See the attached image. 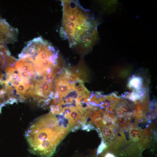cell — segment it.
<instances>
[{"label": "cell", "mask_w": 157, "mask_h": 157, "mask_svg": "<svg viewBox=\"0 0 157 157\" xmlns=\"http://www.w3.org/2000/svg\"><path fill=\"white\" fill-rule=\"evenodd\" d=\"M71 89L75 90L79 94L86 97L89 99L92 94L85 87L83 83L80 81H77L72 84Z\"/></svg>", "instance_id": "cell-5"}, {"label": "cell", "mask_w": 157, "mask_h": 157, "mask_svg": "<svg viewBox=\"0 0 157 157\" xmlns=\"http://www.w3.org/2000/svg\"><path fill=\"white\" fill-rule=\"evenodd\" d=\"M106 145L105 144V143L103 141L98 149L97 155L101 154L103 150L106 148Z\"/></svg>", "instance_id": "cell-13"}, {"label": "cell", "mask_w": 157, "mask_h": 157, "mask_svg": "<svg viewBox=\"0 0 157 157\" xmlns=\"http://www.w3.org/2000/svg\"><path fill=\"white\" fill-rule=\"evenodd\" d=\"M45 80L47 82L52 84L54 78L52 74H48L44 75Z\"/></svg>", "instance_id": "cell-11"}, {"label": "cell", "mask_w": 157, "mask_h": 157, "mask_svg": "<svg viewBox=\"0 0 157 157\" xmlns=\"http://www.w3.org/2000/svg\"><path fill=\"white\" fill-rule=\"evenodd\" d=\"M100 129L101 134L103 138L105 139H111L114 136V132L111 128L103 126Z\"/></svg>", "instance_id": "cell-7"}, {"label": "cell", "mask_w": 157, "mask_h": 157, "mask_svg": "<svg viewBox=\"0 0 157 157\" xmlns=\"http://www.w3.org/2000/svg\"><path fill=\"white\" fill-rule=\"evenodd\" d=\"M105 157H116L115 156L112 154L110 153H108L106 154Z\"/></svg>", "instance_id": "cell-15"}, {"label": "cell", "mask_w": 157, "mask_h": 157, "mask_svg": "<svg viewBox=\"0 0 157 157\" xmlns=\"http://www.w3.org/2000/svg\"><path fill=\"white\" fill-rule=\"evenodd\" d=\"M60 37L70 47L90 49L98 39V22L88 10L77 1H63Z\"/></svg>", "instance_id": "cell-1"}, {"label": "cell", "mask_w": 157, "mask_h": 157, "mask_svg": "<svg viewBox=\"0 0 157 157\" xmlns=\"http://www.w3.org/2000/svg\"><path fill=\"white\" fill-rule=\"evenodd\" d=\"M11 82L15 87L18 86L21 83H20L18 80L14 81Z\"/></svg>", "instance_id": "cell-14"}, {"label": "cell", "mask_w": 157, "mask_h": 157, "mask_svg": "<svg viewBox=\"0 0 157 157\" xmlns=\"http://www.w3.org/2000/svg\"><path fill=\"white\" fill-rule=\"evenodd\" d=\"M18 29L11 25L6 20L0 19V44L13 43L17 40Z\"/></svg>", "instance_id": "cell-3"}, {"label": "cell", "mask_w": 157, "mask_h": 157, "mask_svg": "<svg viewBox=\"0 0 157 157\" xmlns=\"http://www.w3.org/2000/svg\"><path fill=\"white\" fill-rule=\"evenodd\" d=\"M55 84L56 91L61 96H66L71 89L72 84L58 76L56 79Z\"/></svg>", "instance_id": "cell-4"}, {"label": "cell", "mask_w": 157, "mask_h": 157, "mask_svg": "<svg viewBox=\"0 0 157 157\" xmlns=\"http://www.w3.org/2000/svg\"><path fill=\"white\" fill-rule=\"evenodd\" d=\"M103 123L105 126L111 128L114 125V121L110 117L108 116H105L103 120Z\"/></svg>", "instance_id": "cell-9"}, {"label": "cell", "mask_w": 157, "mask_h": 157, "mask_svg": "<svg viewBox=\"0 0 157 157\" xmlns=\"http://www.w3.org/2000/svg\"><path fill=\"white\" fill-rule=\"evenodd\" d=\"M69 131L51 113L40 117L31 124L25 133L29 151L41 157H51Z\"/></svg>", "instance_id": "cell-2"}, {"label": "cell", "mask_w": 157, "mask_h": 157, "mask_svg": "<svg viewBox=\"0 0 157 157\" xmlns=\"http://www.w3.org/2000/svg\"><path fill=\"white\" fill-rule=\"evenodd\" d=\"M141 133L139 130L136 128L132 129L130 132L131 139L135 141H139L141 137Z\"/></svg>", "instance_id": "cell-8"}, {"label": "cell", "mask_w": 157, "mask_h": 157, "mask_svg": "<svg viewBox=\"0 0 157 157\" xmlns=\"http://www.w3.org/2000/svg\"><path fill=\"white\" fill-rule=\"evenodd\" d=\"M16 90L21 93H24L26 88L23 83V82H21L20 84L17 87H15Z\"/></svg>", "instance_id": "cell-10"}, {"label": "cell", "mask_w": 157, "mask_h": 157, "mask_svg": "<svg viewBox=\"0 0 157 157\" xmlns=\"http://www.w3.org/2000/svg\"><path fill=\"white\" fill-rule=\"evenodd\" d=\"M142 80L141 78L134 76L130 79L128 86L130 88L139 89L140 87L142 86Z\"/></svg>", "instance_id": "cell-6"}, {"label": "cell", "mask_w": 157, "mask_h": 157, "mask_svg": "<svg viewBox=\"0 0 157 157\" xmlns=\"http://www.w3.org/2000/svg\"><path fill=\"white\" fill-rule=\"evenodd\" d=\"M117 122L120 125L124 126L127 124L128 121L125 118H119L118 119Z\"/></svg>", "instance_id": "cell-12"}]
</instances>
